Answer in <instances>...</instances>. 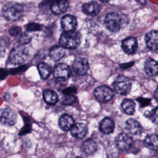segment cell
Masks as SVG:
<instances>
[{
  "instance_id": "cell-1",
  "label": "cell",
  "mask_w": 158,
  "mask_h": 158,
  "mask_svg": "<svg viewBox=\"0 0 158 158\" xmlns=\"http://www.w3.org/2000/svg\"><path fill=\"white\" fill-rule=\"evenodd\" d=\"M23 8L22 6L15 2H9L2 8V15L9 21H15L22 15Z\"/></svg>"
},
{
  "instance_id": "cell-2",
  "label": "cell",
  "mask_w": 158,
  "mask_h": 158,
  "mask_svg": "<svg viewBox=\"0 0 158 158\" xmlns=\"http://www.w3.org/2000/svg\"><path fill=\"white\" fill-rule=\"evenodd\" d=\"M80 35L78 33L72 31H64L61 34L59 39L60 45L64 48L74 49L80 44Z\"/></svg>"
},
{
  "instance_id": "cell-3",
  "label": "cell",
  "mask_w": 158,
  "mask_h": 158,
  "mask_svg": "<svg viewBox=\"0 0 158 158\" xmlns=\"http://www.w3.org/2000/svg\"><path fill=\"white\" fill-rule=\"evenodd\" d=\"M28 57V51L22 44L15 46L11 51L9 61L13 64H20L24 62Z\"/></svg>"
},
{
  "instance_id": "cell-4",
  "label": "cell",
  "mask_w": 158,
  "mask_h": 158,
  "mask_svg": "<svg viewBox=\"0 0 158 158\" xmlns=\"http://www.w3.org/2000/svg\"><path fill=\"white\" fill-rule=\"evenodd\" d=\"M123 23V19L117 13H110L104 19V24L107 28L111 31H117L120 30Z\"/></svg>"
},
{
  "instance_id": "cell-5",
  "label": "cell",
  "mask_w": 158,
  "mask_h": 158,
  "mask_svg": "<svg viewBox=\"0 0 158 158\" xmlns=\"http://www.w3.org/2000/svg\"><path fill=\"white\" fill-rule=\"evenodd\" d=\"M113 85L115 91L120 94H127L129 93L131 87L130 80L123 75L118 76Z\"/></svg>"
},
{
  "instance_id": "cell-6",
  "label": "cell",
  "mask_w": 158,
  "mask_h": 158,
  "mask_svg": "<svg viewBox=\"0 0 158 158\" xmlns=\"http://www.w3.org/2000/svg\"><path fill=\"white\" fill-rule=\"evenodd\" d=\"M96 99L100 102H107L112 99L114 94L113 90L107 86H101L96 88L94 91Z\"/></svg>"
},
{
  "instance_id": "cell-7",
  "label": "cell",
  "mask_w": 158,
  "mask_h": 158,
  "mask_svg": "<svg viewBox=\"0 0 158 158\" xmlns=\"http://www.w3.org/2000/svg\"><path fill=\"white\" fill-rule=\"evenodd\" d=\"M117 147L121 151H126L130 150L133 146V138L125 133L117 135L115 139Z\"/></svg>"
},
{
  "instance_id": "cell-8",
  "label": "cell",
  "mask_w": 158,
  "mask_h": 158,
  "mask_svg": "<svg viewBox=\"0 0 158 158\" xmlns=\"http://www.w3.org/2000/svg\"><path fill=\"white\" fill-rule=\"evenodd\" d=\"M17 121L15 112L9 108H4L0 110V122L4 125H14Z\"/></svg>"
},
{
  "instance_id": "cell-9",
  "label": "cell",
  "mask_w": 158,
  "mask_h": 158,
  "mask_svg": "<svg viewBox=\"0 0 158 158\" xmlns=\"http://www.w3.org/2000/svg\"><path fill=\"white\" fill-rule=\"evenodd\" d=\"M71 71L69 67L65 64H57L53 71L54 76L59 80H67L70 76Z\"/></svg>"
},
{
  "instance_id": "cell-10",
  "label": "cell",
  "mask_w": 158,
  "mask_h": 158,
  "mask_svg": "<svg viewBox=\"0 0 158 158\" xmlns=\"http://www.w3.org/2000/svg\"><path fill=\"white\" fill-rule=\"evenodd\" d=\"M72 66L75 73L82 75L85 74L88 69V62L85 58L77 57L74 60Z\"/></svg>"
},
{
  "instance_id": "cell-11",
  "label": "cell",
  "mask_w": 158,
  "mask_h": 158,
  "mask_svg": "<svg viewBox=\"0 0 158 158\" xmlns=\"http://www.w3.org/2000/svg\"><path fill=\"white\" fill-rule=\"evenodd\" d=\"M68 6L69 2L67 0H52L50 8L54 14L59 15L64 13Z\"/></svg>"
},
{
  "instance_id": "cell-12",
  "label": "cell",
  "mask_w": 158,
  "mask_h": 158,
  "mask_svg": "<svg viewBox=\"0 0 158 158\" xmlns=\"http://www.w3.org/2000/svg\"><path fill=\"white\" fill-rule=\"evenodd\" d=\"M77 25V20L72 15H64L61 19V26L64 31H74Z\"/></svg>"
},
{
  "instance_id": "cell-13",
  "label": "cell",
  "mask_w": 158,
  "mask_h": 158,
  "mask_svg": "<svg viewBox=\"0 0 158 158\" xmlns=\"http://www.w3.org/2000/svg\"><path fill=\"white\" fill-rule=\"evenodd\" d=\"M122 48L125 52L128 54L134 53L138 48L137 41L135 38L129 37L125 39L122 43Z\"/></svg>"
},
{
  "instance_id": "cell-14",
  "label": "cell",
  "mask_w": 158,
  "mask_h": 158,
  "mask_svg": "<svg viewBox=\"0 0 158 158\" xmlns=\"http://www.w3.org/2000/svg\"><path fill=\"white\" fill-rule=\"evenodd\" d=\"M145 42L147 47L151 50L158 49V31H151L145 37Z\"/></svg>"
},
{
  "instance_id": "cell-15",
  "label": "cell",
  "mask_w": 158,
  "mask_h": 158,
  "mask_svg": "<svg viewBox=\"0 0 158 158\" xmlns=\"http://www.w3.org/2000/svg\"><path fill=\"white\" fill-rule=\"evenodd\" d=\"M100 9L99 4L94 1L86 2L82 6L83 12L89 15H96L99 14Z\"/></svg>"
},
{
  "instance_id": "cell-16",
  "label": "cell",
  "mask_w": 158,
  "mask_h": 158,
  "mask_svg": "<svg viewBox=\"0 0 158 158\" xmlns=\"http://www.w3.org/2000/svg\"><path fill=\"white\" fill-rule=\"evenodd\" d=\"M70 131L73 136L80 139L83 138L86 134L87 127L84 123H77L73 125Z\"/></svg>"
},
{
  "instance_id": "cell-17",
  "label": "cell",
  "mask_w": 158,
  "mask_h": 158,
  "mask_svg": "<svg viewBox=\"0 0 158 158\" xmlns=\"http://www.w3.org/2000/svg\"><path fill=\"white\" fill-rule=\"evenodd\" d=\"M126 129L131 135H137L141 133L142 128L140 124L133 118H129L125 123Z\"/></svg>"
},
{
  "instance_id": "cell-18",
  "label": "cell",
  "mask_w": 158,
  "mask_h": 158,
  "mask_svg": "<svg viewBox=\"0 0 158 158\" xmlns=\"http://www.w3.org/2000/svg\"><path fill=\"white\" fill-rule=\"evenodd\" d=\"M99 129L104 134H110L113 132L114 129V122L109 117L103 118L99 124Z\"/></svg>"
},
{
  "instance_id": "cell-19",
  "label": "cell",
  "mask_w": 158,
  "mask_h": 158,
  "mask_svg": "<svg viewBox=\"0 0 158 158\" xmlns=\"http://www.w3.org/2000/svg\"><path fill=\"white\" fill-rule=\"evenodd\" d=\"M144 70L146 74L154 77L158 73V62L152 59H148L145 62Z\"/></svg>"
},
{
  "instance_id": "cell-20",
  "label": "cell",
  "mask_w": 158,
  "mask_h": 158,
  "mask_svg": "<svg viewBox=\"0 0 158 158\" xmlns=\"http://www.w3.org/2000/svg\"><path fill=\"white\" fill-rule=\"evenodd\" d=\"M73 125V118L72 116L68 114L62 115L59 120V125L60 128L64 131H68L70 130Z\"/></svg>"
},
{
  "instance_id": "cell-21",
  "label": "cell",
  "mask_w": 158,
  "mask_h": 158,
  "mask_svg": "<svg viewBox=\"0 0 158 158\" xmlns=\"http://www.w3.org/2000/svg\"><path fill=\"white\" fill-rule=\"evenodd\" d=\"M65 54V50L64 47L54 46L51 48L49 51V56L54 60H59Z\"/></svg>"
},
{
  "instance_id": "cell-22",
  "label": "cell",
  "mask_w": 158,
  "mask_h": 158,
  "mask_svg": "<svg viewBox=\"0 0 158 158\" xmlns=\"http://www.w3.org/2000/svg\"><path fill=\"white\" fill-rule=\"evenodd\" d=\"M81 148L83 151L88 154H91L95 152L97 149V144L96 143L91 139H88L85 140L81 145Z\"/></svg>"
},
{
  "instance_id": "cell-23",
  "label": "cell",
  "mask_w": 158,
  "mask_h": 158,
  "mask_svg": "<svg viewBox=\"0 0 158 158\" xmlns=\"http://www.w3.org/2000/svg\"><path fill=\"white\" fill-rule=\"evenodd\" d=\"M43 99L47 104L52 105L57 102L58 97L55 91L51 89H46L43 92Z\"/></svg>"
},
{
  "instance_id": "cell-24",
  "label": "cell",
  "mask_w": 158,
  "mask_h": 158,
  "mask_svg": "<svg viewBox=\"0 0 158 158\" xmlns=\"http://www.w3.org/2000/svg\"><path fill=\"white\" fill-rule=\"evenodd\" d=\"M147 147L152 150L158 149V136L156 135H148L144 140Z\"/></svg>"
},
{
  "instance_id": "cell-25",
  "label": "cell",
  "mask_w": 158,
  "mask_h": 158,
  "mask_svg": "<svg viewBox=\"0 0 158 158\" xmlns=\"http://www.w3.org/2000/svg\"><path fill=\"white\" fill-rule=\"evenodd\" d=\"M122 107L124 112L128 114L132 115L135 112V103L131 99H125L122 103Z\"/></svg>"
},
{
  "instance_id": "cell-26",
  "label": "cell",
  "mask_w": 158,
  "mask_h": 158,
  "mask_svg": "<svg viewBox=\"0 0 158 158\" xmlns=\"http://www.w3.org/2000/svg\"><path fill=\"white\" fill-rule=\"evenodd\" d=\"M40 75L43 79H46L51 73V67L46 63H40L38 65Z\"/></svg>"
},
{
  "instance_id": "cell-27",
  "label": "cell",
  "mask_w": 158,
  "mask_h": 158,
  "mask_svg": "<svg viewBox=\"0 0 158 158\" xmlns=\"http://www.w3.org/2000/svg\"><path fill=\"white\" fill-rule=\"evenodd\" d=\"M75 101V98L72 94H65L62 100V104L64 105L72 104Z\"/></svg>"
},
{
  "instance_id": "cell-28",
  "label": "cell",
  "mask_w": 158,
  "mask_h": 158,
  "mask_svg": "<svg viewBox=\"0 0 158 158\" xmlns=\"http://www.w3.org/2000/svg\"><path fill=\"white\" fill-rule=\"evenodd\" d=\"M147 116L150 117L152 122L158 123V107L154 109L151 112H149Z\"/></svg>"
},
{
  "instance_id": "cell-29",
  "label": "cell",
  "mask_w": 158,
  "mask_h": 158,
  "mask_svg": "<svg viewBox=\"0 0 158 158\" xmlns=\"http://www.w3.org/2000/svg\"><path fill=\"white\" fill-rule=\"evenodd\" d=\"M26 28L27 31H35L40 30L41 29V27L39 24L35 23H30L26 26Z\"/></svg>"
},
{
  "instance_id": "cell-30",
  "label": "cell",
  "mask_w": 158,
  "mask_h": 158,
  "mask_svg": "<svg viewBox=\"0 0 158 158\" xmlns=\"http://www.w3.org/2000/svg\"><path fill=\"white\" fill-rule=\"evenodd\" d=\"M31 40V37L27 35V34H23L21 35L20 39H19V43L20 44H27L28 43H29Z\"/></svg>"
},
{
  "instance_id": "cell-31",
  "label": "cell",
  "mask_w": 158,
  "mask_h": 158,
  "mask_svg": "<svg viewBox=\"0 0 158 158\" xmlns=\"http://www.w3.org/2000/svg\"><path fill=\"white\" fill-rule=\"evenodd\" d=\"M21 33V28L19 27H15L11 28L9 30V33L12 36H17Z\"/></svg>"
},
{
  "instance_id": "cell-32",
  "label": "cell",
  "mask_w": 158,
  "mask_h": 158,
  "mask_svg": "<svg viewBox=\"0 0 158 158\" xmlns=\"http://www.w3.org/2000/svg\"><path fill=\"white\" fill-rule=\"evenodd\" d=\"M76 91V88H69L63 91V93L65 94H72L73 93H75Z\"/></svg>"
},
{
  "instance_id": "cell-33",
  "label": "cell",
  "mask_w": 158,
  "mask_h": 158,
  "mask_svg": "<svg viewBox=\"0 0 158 158\" xmlns=\"http://www.w3.org/2000/svg\"><path fill=\"white\" fill-rule=\"evenodd\" d=\"M138 101L140 102V104L142 106H144L150 103V99H149L139 98V99H138Z\"/></svg>"
},
{
  "instance_id": "cell-34",
  "label": "cell",
  "mask_w": 158,
  "mask_h": 158,
  "mask_svg": "<svg viewBox=\"0 0 158 158\" xmlns=\"http://www.w3.org/2000/svg\"><path fill=\"white\" fill-rule=\"evenodd\" d=\"M4 51H5L4 44H3L2 40H0V56L3 55V54L4 52Z\"/></svg>"
},
{
  "instance_id": "cell-35",
  "label": "cell",
  "mask_w": 158,
  "mask_h": 158,
  "mask_svg": "<svg viewBox=\"0 0 158 158\" xmlns=\"http://www.w3.org/2000/svg\"><path fill=\"white\" fill-rule=\"evenodd\" d=\"M154 97H155L156 99L158 101V88H157V89L155 91V93H154Z\"/></svg>"
},
{
  "instance_id": "cell-36",
  "label": "cell",
  "mask_w": 158,
  "mask_h": 158,
  "mask_svg": "<svg viewBox=\"0 0 158 158\" xmlns=\"http://www.w3.org/2000/svg\"><path fill=\"white\" fill-rule=\"evenodd\" d=\"M99 1H101L102 2H107L109 0H99Z\"/></svg>"
},
{
  "instance_id": "cell-37",
  "label": "cell",
  "mask_w": 158,
  "mask_h": 158,
  "mask_svg": "<svg viewBox=\"0 0 158 158\" xmlns=\"http://www.w3.org/2000/svg\"><path fill=\"white\" fill-rule=\"evenodd\" d=\"M76 158H81V157H76Z\"/></svg>"
}]
</instances>
